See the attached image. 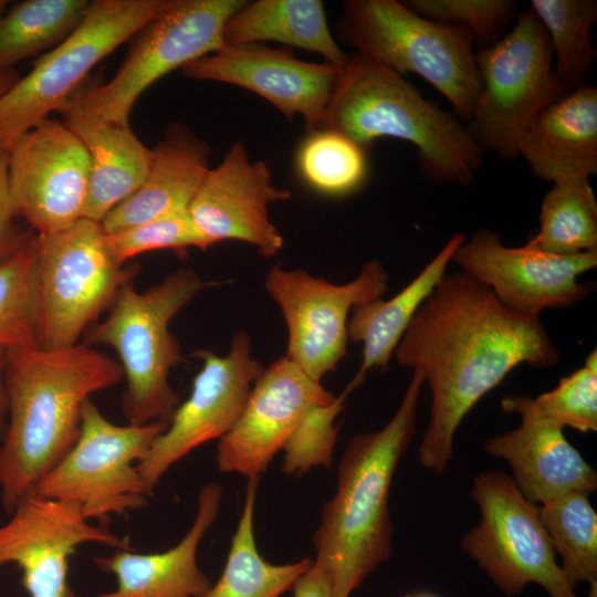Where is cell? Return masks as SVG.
Masks as SVG:
<instances>
[{
    "label": "cell",
    "instance_id": "obj_1",
    "mask_svg": "<svg viewBox=\"0 0 597 597\" xmlns=\"http://www.w3.org/2000/svg\"><path fill=\"white\" fill-rule=\"evenodd\" d=\"M397 362L421 374L431 392L419 446L421 465L442 474L468 412L519 365L554 366L559 352L540 317L506 308L462 271L446 273L399 342Z\"/></svg>",
    "mask_w": 597,
    "mask_h": 597
},
{
    "label": "cell",
    "instance_id": "obj_2",
    "mask_svg": "<svg viewBox=\"0 0 597 597\" xmlns=\"http://www.w3.org/2000/svg\"><path fill=\"white\" fill-rule=\"evenodd\" d=\"M123 378L118 362L86 344L4 354L8 416L0 440V500L8 513L71 450L84 404Z\"/></svg>",
    "mask_w": 597,
    "mask_h": 597
},
{
    "label": "cell",
    "instance_id": "obj_3",
    "mask_svg": "<svg viewBox=\"0 0 597 597\" xmlns=\"http://www.w3.org/2000/svg\"><path fill=\"white\" fill-rule=\"evenodd\" d=\"M425 381L412 370L398 409L380 429L359 433L347 444L334 495L314 533L315 559L334 597H349L391 553L389 493L397 464L416 430Z\"/></svg>",
    "mask_w": 597,
    "mask_h": 597
},
{
    "label": "cell",
    "instance_id": "obj_4",
    "mask_svg": "<svg viewBox=\"0 0 597 597\" xmlns=\"http://www.w3.org/2000/svg\"><path fill=\"white\" fill-rule=\"evenodd\" d=\"M320 129L363 147L384 137L406 140L417 148L422 171L438 184L470 185L485 155L452 114L425 98L405 76L358 53L341 69Z\"/></svg>",
    "mask_w": 597,
    "mask_h": 597
},
{
    "label": "cell",
    "instance_id": "obj_5",
    "mask_svg": "<svg viewBox=\"0 0 597 597\" xmlns=\"http://www.w3.org/2000/svg\"><path fill=\"white\" fill-rule=\"evenodd\" d=\"M205 285L190 269L177 270L144 292L128 281L108 315L91 328L85 344L107 345L119 358L126 380L122 410L128 423H168L179 406L168 378L184 358L169 325Z\"/></svg>",
    "mask_w": 597,
    "mask_h": 597
},
{
    "label": "cell",
    "instance_id": "obj_6",
    "mask_svg": "<svg viewBox=\"0 0 597 597\" xmlns=\"http://www.w3.org/2000/svg\"><path fill=\"white\" fill-rule=\"evenodd\" d=\"M338 36L355 53L405 76L415 73L470 118L481 91L475 40L463 27L427 19L396 0H348Z\"/></svg>",
    "mask_w": 597,
    "mask_h": 597
},
{
    "label": "cell",
    "instance_id": "obj_7",
    "mask_svg": "<svg viewBox=\"0 0 597 597\" xmlns=\"http://www.w3.org/2000/svg\"><path fill=\"white\" fill-rule=\"evenodd\" d=\"M101 222L86 218L36 234V315L42 348L78 344L84 331L132 281Z\"/></svg>",
    "mask_w": 597,
    "mask_h": 597
},
{
    "label": "cell",
    "instance_id": "obj_8",
    "mask_svg": "<svg viewBox=\"0 0 597 597\" xmlns=\"http://www.w3.org/2000/svg\"><path fill=\"white\" fill-rule=\"evenodd\" d=\"M168 1H91L80 25L0 96V148L9 150L20 136L59 111L87 81L91 70L133 39Z\"/></svg>",
    "mask_w": 597,
    "mask_h": 597
},
{
    "label": "cell",
    "instance_id": "obj_9",
    "mask_svg": "<svg viewBox=\"0 0 597 597\" xmlns=\"http://www.w3.org/2000/svg\"><path fill=\"white\" fill-rule=\"evenodd\" d=\"M475 57L481 91L468 128L485 151L515 158L531 122L566 95L554 75L548 38L528 9Z\"/></svg>",
    "mask_w": 597,
    "mask_h": 597
},
{
    "label": "cell",
    "instance_id": "obj_10",
    "mask_svg": "<svg viewBox=\"0 0 597 597\" xmlns=\"http://www.w3.org/2000/svg\"><path fill=\"white\" fill-rule=\"evenodd\" d=\"M244 0H169L135 35L115 75L104 84L78 88L83 108L108 122L129 126L139 96L171 71L219 51L230 18Z\"/></svg>",
    "mask_w": 597,
    "mask_h": 597
},
{
    "label": "cell",
    "instance_id": "obj_11",
    "mask_svg": "<svg viewBox=\"0 0 597 597\" xmlns=\"http://www.w3.org/2000/svg\"><path fill=\"white\" fill-rule=\"evenodd\" d=\"M470 494L480 521L463 535L460 547L504 595H519L536 584L548 597H579L557 564L538 505L520 493L509 474L479 473ZM587 597H597V583L590 584Z\"/></svg>",
    "mask_w": 597,
    "mask_h": 597
},
{
    "label": "cell",
    "instance_id": "obj_12",
    "mask_svg": "<svg viewBox=\"0 0 597 597\" xmlns=\"http://www.w3.org/2000/svg\"><path fill=\"white\" fill-rule=\"evenodd\" d=\"M166 428L115 425L88 399L75 443L30 494L77 503L90 521L139 510L148 494L137 464Z\"/></svg>",
    "mask_w": 597,
    "mask_h": 597
},
{
    "label": "cell",
    "instance_id": "obj_13",
    "mask_svg": "<svg viewBox=\"0 0 597 597\" xmlns=\"http://www.w3.org/2000/svg\"><path fill=\"white\" fill-rule=\"evenodd\" d=\"M388 281L387 270L376 260L367 261L358 275L344 284L301 269L272 266L264 286L286 325L284 356L321 383L346 355L352 311L383 297Z\"/></svg>",
    "mask_w": 597,
    "mask_h": 597
},
{
    "label": "cell",
    "instance_id": "obj_14",
    "mask_svg": "<svg viewBox=\"0 0 597 597\" xmlns=\"http://www.w3.org/2000/svg\"><path fill=\"white\" fill-rule=\"evenodd\" d=\"M196 355L202 366L193 378L189 397L179 404L166 430L137 464L148 495L175 463L229 432L265 368L253 356L251 339L244 332L233 336L223 356L210 350H198Z\"/></svg>",
    "mask_w": 597,
    "mask_h": 597
},
{
    "label": "cell",
    "instance_id": "obj_15",
    "mask_svg": "<svg viewBox=\"0 0 597 597\" xmlns=\"http://www.w3.org/2000/svg\"><path fill=\"white\" fill-rule=\"evenodd\" d=\"M88 153L62 122L44 118L9 149V191L19 219L36 234L60 232L84 218Z\"/></svg>",
    "mask_w": 597,
    "mask_h": 597
},
{
    "label": "cell",
    "instance_id": "obj_16",
    "mask_svg": "<svg viewBox=\"0 0 597 597\" xmlns=\"http://www.w3.org/2000/svg\"><path fill=\"white\" fill-rule=\"evenodd\" d=\"M452 262L510 311L540 317L545 310L570 307L585 298L591 287L578 277L597 265V250L559 255L527 244L507 247L498 233L480 229L464 238Z\"/></svg>",
    "mask_w": 597,
    "mask_h": 597
},
{
    "label": "cell",
    "instance_id": "obj_17",
    "mask_svg": "<svg viewBox=\"0 0 597 597\" xmlns=\"http://www.w3.org/2000/svg\"><path fill=\"white\" fill-rule=\"evenodd\" d=\"M10 514L0 526V566L21 569L29 597H78L67 575L69 559L81 544L128 548L127 541L93 524L74 502L29 494Z\"/></svg>",
    "mask_w": 597,
    "mask_h": 597
},
{
    "label": "cell",
    "instance_id": "obj_18",
    "mask_svg": "<svg viewBox=\"0 0 597 597\" xmlns=\"http://www.w3.org/2000/svg\"><path fill=\"white\" fill-rule=\"evenodd\" d=\"M336 398L285 356L265 367L217 447L221 472L256 479L307 413Z\"/></svg>",
    "mask_w": 597,
    "mask_h": 597
},
{
    "label": "cell",
    "instance_id": "obj_19",
    "mask_svg": "<svg viewBox=\"0 0 597 597\" xmlns=\"http://www.w3.org/2000/svg\"><path fill=\"white\" fill-rule=\"evenodd\" d=\"M291 197L274 185L264 161H252L242 143H234L221 163L207 171L188 212L209 245L237 240L264 258L276 255L284 239L269 214L271 203Z\"/></svg>",
    "mask_w": 597,
    "mask_h": 597
},
{
    "label": "cell",
    "instance_id": "obj_20",
    "mask_svg": "<svg viewBox=\"0 0 597 597\" xmlns=\"http://www.w3.org/2000/svg\"><path fill=\"white\" fill-rule=\"evenodd\" d=\"M342 67L296 59L291 50L260 43L223 46L186 66L182 73L249 90L274 105L286 118L300 115L306 129L318 130Z\"/></svg>",
    "mask_w": 597,
    "mask_h": 597
},
{
    "label": "cell",
    "instance_id": "obj_21",
    "mask_svg": "<svg viewBox=\"0 0 597 597\" xmlns=\"http://www.w3.org/2000/svg\"><path fill=\"white\" fill-rule=\"evenodd\" d=\"M501 407L515 412L521 425L489 439L485 453L504 460L520 493L537 505L570 492L591 494L597 489V474L566 437L562 428L533 412L527 396H507Z\"/></svg>",
    "mask_w": 597,
    "mask_h": 597
},
{
    "label": "cell",
    "instance_id": "obj_22",
    "mask_svg": "<svg viewBox=\"0 0 597 597\" xmlns=\"http://www.w3.org/2000/svg\"><path fill=\"white\" fill-rule=\"evenodd\" d=\"M222 495L220 484L203 485L192 525L165 552L140 554L127 548L96 557L95 565L115 576L116 588L95 597H202L211 582L198 565L197 552L218 516Z\"/></svg>",
    "mask_w": 597,
    "mask_h": 597
},
{
    "label": "cell",
    "instance_id": "obj_23",
    "mask_svg": "<svg viewBox=\"0 0 597 597\" xmlns=\"http://www.w3.org/2000/svg\"><path fill=\"white\" fill-rule=\"evenodd\" d=\"M530 170L553 184L597 174V88L584 84L543 109L517 150Z\"/></svg>",
    "mask_w": 597,
    "mask_h": 597
},
{
    "label": "cell",
    "instance_id": "obj_24",
    "mask_svg": "<svg viewBox=\"0 0 597 597\" xmlns=\"http://www.w3.org/2000/svg\"><path fill=\"white\" fill-rule=\"evenodd\" d=\"M77 91L57 112L90 156L91 176L84 218L102 222L111 210L142 186L153 149L144 145L129 126L87 113Z\"/></svg>",
    "mask_w": 597,
    "mask_h": 597
},
{
    "label": "cell",
    "instance_id": "obj_25",
    "mask_svg": "<svg viewBox=\"0 0 597 597\" xmlns=\"http://www.w3.org/2000/svg\"><path fill=\"white\" fill-rule=\"evenodd\" d=\"M151 149L142 186L102 220L107 234L188 210L209 170V146L181 123L171 124Z\"/></svg>",
    "mask_w": 597,
    "mask_h": 597
},
{
    "label": "cell",
    "instance_id": "obj_26",
    "mask_svg": "<svg viewBox=\"0 0 597 597\" xmlns=\"http://www.w3.org/2000/svg\"><path fill=\"white\" fill-rule=\"evenodd\" d=\"M465 235L453 234L422 271L399 293L357 305L348 320V339L363 346L362 364L347 390L350 392L368 371L386 369L415 315L447 273Z\"/></svg>",
    "mask_w": 597,
    "mask_h": 597
},
{
    "label": "cell",
    "instance_id": "obj_27",
    "mask_svg": "<svg viewBox=\"0 0 597 597\" xmlns=\"http://www.w3.org/2000/svg\"><path fill=\"white\" fill-rule=\"evenodd\" d=\"M262 41L317 53L337 67H343L349 56L334 39L320 0L247 2L227 23L224 46Z\"/></svg>",
    "mask_w": 597,
    "mask_h": 597
},
{
    "label": "cell",
    "instance_id": "obj_28",
    "mask_svg": "<svg viewBox=\"0 0 597 597\" xmlns=\"http://www.w3.org/2000/svg\"><path fill=\"white\" fill-rule=\"evenodd\" d=\"M259 478L249 479L241 516L220 578L202 597H281L310 568L311 558L271 564L258 551L254 507Z\"/></svg>",
    "mask_w": 597,
    "mask_h": 597
},
{
    "label": "cell",
    "instance_id": "obj_29",
    "mask_svg": "<svg viewBox=\"0 0 597 597\" xmlns=\"http://www.w3.org/2000/svg\"><path fill=\"white\" fill-rule=\"evenodd\" d=\"M87 0H25L0 15V72L41 56L64 41L82 22Z\"/></svg>",
    "mask_w": 597,
    "mask_h": 597
},
{
    "label": "cell",
    "instance_id": "obj_30",
    "mask_svg": "<svg viewBox=\"0 0 597 597\" xmlns=\"http://www.w3.org/2000/svg\"><path fill=\"white\" fill-rule=\"evenodd\" d=\"M553 51L554 75L565 94L586 84L594 67L595 0H532Z\"/></svg>",
    "mask_w": 597,
    "mask_h": 597
},
{
    "label": "cell",
    "instance_id": "obj_31",
    "mask_svg": "<svg viewBox=\"0 0 597 597\" xmlns=\"http://www.w3.org/2000/svg\"><path fill=\"white\" fill-rule=\"evenodd\" d=\"M525 244L559 255L597 250V201L589 179L553 185L542 201L538 231Z\"/></svg>",
    "mask_w": 597,
    "mask_h": 597
},
{
    "label": "cell",
    "instance_id": "obj_32",
    "mask_svg": "<svg viewBox=\"0 0 597 597\" xmlns=\"http://www.w3.org/2000/svg\"><path fill=\"white\" fill-rule=\"evenodd\" d=\"M588 494L570 492L538 506L540 519L561 556V569L575 588L597 583V514Z\"/></svg>",
    "mask_w": 597,
    "mask_h": 597
},
{
    "label": "cell",
    "instance_id": "obj_33",
    "mask_svg": "<svg viewBox=\"0 0 597 597\" xmlns=\"http://www.w3.org/2000/svg\"><path fill=\"white\" fill-rule=\"evenodd\" d=\"M40 347L36 315V233L0 262V353Z\"/></svg>",
    "mask_w": 597,
    "mask_h": 597
},
{
    "label": "cell",
    "instance_id": "obj_34",
    "mask_svg": "<svg viewBox=\"0 0 597 597\" xmlns=\"http://www.w3.org/2000/svg\"><path fill=\"white\" fill-rule=\"evenodd\" d=\"M365 147L329 129L312 132L297 153V167L315 190L344 196L359 188L367 175Z\"/></svg>",
    "mask_w": 597,
    "mask_h": 597
},
{
    "label": "cell",
    "instance_id": "obj_35",
    "mask_svg": "<svg viewBox=\"0 0 597 597\" xmlns=\"http://www.w3.org/2000/svg\"><path fill=\"white\" fill-rule=\"evenodd\" d=\"M533 412L562 429L568 427L582 433L597 431V352L585 364L561 379L549 391L528 397Z\"/></svg>",
    "mask_w": 597,
    "mask_h": 597
},
{
    "label": "cell",
    "instance_id": "obj_36",
    "mask_svg": "<svg viewBox=\"0 0 597 597\" xmlns=\"http://www.w3.org/2000/svg\"><path fill=\"white\" fill-rule=\"evenodd\" d=\"M346 389L327 404L312 409L286 440L283 451V471L303 474L313 468H329L337 440L335 420L344 408Z\"/></svg>",
    "mask_w": 597,
    "mask_h": 597
},
{
    "label": "cell",
    "instance_id": "obj_37",
    "mask_svg": "<svg viewBox=\"0 0 597 597\" xmlns=\"http://www.w3.org/2000/svg\"><path fill=\"white\" fill-rule=\"evenodd\" d=\"M117 259L124 262L144 252L188 248L207 249L209 243L192 222L188 210L171 212L138 226L107 234Z\"/></svg>",
    "mask_w": 597,
    "mask_h": 597
},
{
    "label": "cell",
    "instance_id": "obj_38",
    "mask_svg": "<svg viewBox=\"0 0 597 597\" xmlns=\"http://www.w3.org/2000/svg\"><path fill=\"white\" fill-rule=\"evenodd\" d=\"M404 3L427 19L463 27L475 42L489 45L517 7L513 0H409Z\"/></svg>",
    "mask_w": 597,
    "mask_h": 597
},
{
    "label": "cell",
    "instance_id": "obj_39",
    "mask_svg": "<svg viewBox=\"0 0 597 597\" xmlns=\"http://www.w3.org/2000/svg\"><path fill=\"white\" fill-rule=\"evenodd\" d=\"M9 150L0 148V262L17 250L32 230L20 227L9 191Z\"/></svg>",
    "mask_w": 597,
    "mask_h": 597
},
{
    "label": "cell",
    "instance_id": "obj_40",
    "mask_svg": "<svg viewBox=\"0 0 597 597\" xmlns=\"http://www.w3.org/2000/svg\"><path fill=\"white\" fill-rule=\"evenodd\" d=\"M293 597H334L331 583L313 561L310 568L296 580Z\"/></svg>",
    "mask_w": 597,
    "mask_h": 597
},
{
    "label": "cell",
    "instance_id": "obj_41",
    "mask_svg": "<svg viewBox=\"0 0 597 597\" xmlns=\"http://www.w3.org/2000/svg\"><path fill=\"white\" fill-rule=\"evenodd\" d=\"M8 416V404L4 387V354L0 353V440L3 436Z\"/></svg>",
    "mask_w": 597,
    "mask_h": 597
},
{
    "label": "cell",
    "instance_id": "obj_42",
    "mask_svg": "<svg viewBox=\"0 0 597 597\" xmlns=\"http://www.w3.org/2000/svg\"><path fill=\"white\" fill-rule=\"evenodd\" d=\"M20 74L15 69L0 72V96L4 94L19 78Z\"/></svg>",
    "mask_w": 597,
    "mask_h": 597
},
{
    "label": "cell",
    "instance_id": "obj_43",
    "mask_svg": "<svg viewBox=\"0 0 597 597\" xmlns=\"http://www.w3.org/2000/svg\"><path fill=\"white\" fill-rule=\"evenodd\" d=\"M405 597H438V596L431 593L423 591V593L408 594Z\"/></svg>",
    "mask_w": 597,
    "mask_h": 597
},
{
    "label": "cell",
    "instance_id": "obj_44",
    "mask_svg": "<svg viewBox=\"0 0 597 597\" xmlns=\"http://www.w3.org/2000/svg\"><path fill=\"white\" fill-rule=\"evenodd\" d=\"M10 1L0 0V15L6 12V10L9 8Z\"/></svg>",
    "mask_w": 597,
    "mask_h": 597
}]
</instances>
